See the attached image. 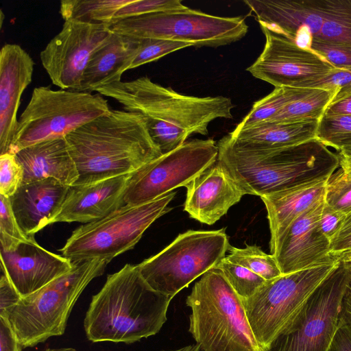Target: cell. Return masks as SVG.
<instances>
[{"label": "cell", "mask_w": 351, "mask_h": 351, "mask_svg": "<svg viewBox=\"0 0 351 351\" xmlns=\"http://www.w3.org/2000/svg\"><path fill=\"white\" fill-rule=\"evenodd\" d=\"M241 300L251 297L267 281L227 256L216 266Z\"/></svg>", "instance_id": "cell-31"}, {"label": "cell", "mask_w": 351, "mask_h": 351, "mask_svg": "<svg viewBox=\"0 0 351 351\" xmlns=\"http://www.w3.org/2000/svg\"><path fill=\"white\" fill-rule=\"evenodd\" d=\"M338 155L341 158H351V144L341 148Z\"/></svg>", "instance_id": "cell-48"}, {"label": "cell", "mask_w": 351, "mask_h": 351, "mask_svg": "<svg viewBox=\"0 0 351 351\" xmlns=\"http://www.w3.org/2000/svg\"><path fill=\"white\" fill-rule=\"evenodd\" d=\"M185 8L180 0H132L117 12L112 24L124 19Z\"/></svg>", "instance_id": "cell-37"}, {"label": "cell", "mask_w": 351, "mask_h": 351, "mask_svg": "<svg viewBox=\"0 0 351 351\" xmlns=\"http://www.w3.org/2000/svg\"><path fill=\"white\" fill-rule=\"evenodd\" d=\"M227 257L260 276L265 280H271L282 275L274 255L264 252L257 245H246L238 248L230 245Z\"/></svg>", "instance_id": "cell-30"}, {"label": "cell", "mask_w": 351, "mask_h": 351, "mask_svg": "<svg viewBox=\"0 0 351 351\" xmlns=\"http://www.w3.org/2000/svg\"><path fill=\"white\" fill-rule=\"evenodd\" d=\"M328 179L308 182L261 197L267 212L271 234L269 245L293 221L324 199Z\"/></svg>", "instance_id": "cell-25"}, {"label": "cell", "mask_w": 351, "mask_h": 351, "mask_svg": "<svg viewBox=\"0 0 351 351\" xmlns=\"http://www.w3.org/2000/svg\"><path fill=\"white\" fill-rule=\"evenodd\" d=\"M262 32L308 49L312 41L351 48V0H244Z\"/></svg>", "instance_id": "cell-7"}, {"label": "cell", "mask_w": 351, "mask_h": 351, "mask_svg": "<svg viewBox=\"0 0 351 351\" xmlns=\"http://www.w3.org/2000/svg\"><path fill=\"white\" fill-rule=\"evenodd\" d=\"M316 138L338 152L351 144V114H324L318 122Z\"/></svg>", "instance_id": "cell-32"}, {"label": "cell", "mask_w": 351, "mask_h": 351, "mask_svg": "<svg viewBox=\"0 0 351 351\" xmlns=\"http://www.w3.org/2000/svg\"><path fill=\"white\" fill-rule=\"evenodd\" d=\"M217 160L246 195L260 197L328 179L340 167L338 154L317 138L281 148L241 145L228 134L218 142Z\"/></svg>", "instance_id": "cell-2"}, {"label": "cell", "mask_w": 351, "mask_h": 351, "mask_svg": "<svg viewBox=\"0 0 351 351\" xmlns=\"http://www.w3.org/2000/svg\"><path fill=\"white\" fill-rule=\"evenodd\" d=\"M339 322L351 333V278L341 300Z\"/></svg>", "instance_id": "cell-45"}, {"label": "cell", "mask_w": 351, "mask_h": 351, "mask_svg": "<svg viewBox=\"0 0 351 351\" xmlns=\"http://www.w3.org/2000/svg\"><path fill=\"white\" fill-rule=\"evenodd\" d=\"M69 186L54 178L22 184L9 197L16 221L28 237L53 223L64 203Z\"/></svg>", "instance_id": "cell-22"}, {"label": "cell", "mask_w": 351, "mask_h": 351, "mask_svg": "<svg viewBox=\"0 0 351 351\" xmlns=\"http://www.w3.org/2000/svg\"><path fill=\"white\" fill-rule=\"evenodd\" d=\"M189 331L202 351H263L241 299L215 267L204 274L186 299Z\"/></svg>", "instance_id": "cell-5"}, {"label": "cell", "mask_w": 351, "mask_h": 351, "mask_svg": "<svg viewBox=\"0 0 351 351\" xmlns=\"http://www.w3.org/2000/svg\"><path fill=\"white\" fill-rule=\"evenodd\" d=\"M339 260L282 274L266 281L254 295L241 300L254 337L263 351L294 319Z\"/></svg>", "instance_id": "cell-12"}, {"label": "cell", "mask_w": 351, "mask_h": 351, "mask_svg": "<svg viewBox=\"0 0 351 351\" xmlns=\"http://www.w3.org/2000/svg\"><path fill=\"white\" fill-rule=\"evenodd\" d=\"M112 34L104 25L64 21L60 32L40 53L52 83L60 89L77 91L91 57Z\"/></svg>", "instance_id": "cell-15"}, {"label": "cell", "mask_w": 351, "mask_h": 351, "mask_svg": "<svg viewBox=\"0 0 351 351\" xmlns=\"http://www.w3.org/2000/svg\"><path fill=\"white\" fill-rule=\"evenodd\" d=\"M15 156L23 169V184L51 178L71 186L78 180L65 138L36 143L19 150Z\"/></svg>", "instance_id": "cell-23"}, {"label": "cell", "mask_w": 351, "mask_h": 351, "mask_svg": "<svg viewBox=\"0 0 351 351\" xmlns=\"http://www.w3.org/2000/svg\"><path fill=\"white\" fill-rule=\"evenodd\" d=\"M318 122L319 120L263 122L246 128L236 127L228 134L243 145L262 149L281 148L316 138Z\"/></svg>", "instance_id": "cell-26"}, {"label": "cell", "mask_w": 351, "mask_h": 351, "mask_svg": "<svg viewBox=\"0 0 351 351\" xmlns=\"http://www.w3.org/2000/svg\"><path fill=\"white\" fill-rule=\"evenodd\" d=\"M336 69L351 68V48L318 41L308 47Z\"/></svg>", "instance_id": "cell-39"}, {"label": "cell", "mask_w": 351, "mask_h": 351, "mask_svg": "<svg viewBox=\"0 0 351 351\" xmlns=\"http://www.w3.org/2000/svg\"><path fill=\"white\" fill-rule=\"evenodd\" d=\"M324 202L334 210L346 215L351 213V176L341 169L329 178Z\"/></svg>", "instance_id": "cell-33"}, {"label": "cell", "mask_w": 351, "mask_h": 351, "mask_svg": "<svg viewBox=\"0 0 351 351\" xmlns=\"http://www.w3.org/2000/svg\"><path fill=\"white\" fill-rule=\"evenodd\" d=\"M176 192L152 201L124 204L107 216L76 228L60 250L71 262L99 258L108 263L132 249L144 232L159 217L169 212Z\"/></svg>", "instance_id": "cell-9"}, {"label": "cell", "mask_w": 351, "mask_h": 351, "mask_svg": "<svg viewBox=\"0 0 351 351\" xmlns=\"http://www.w3.org/2000/svg\"><path fill=\"white\" fill-rule=\"evenodd\" d=\"M1 267L21 297H26L69 271L73 263L43 248L32 239L12 250H1Z\"/></svg>", "instance_id": "cell-18"}, {"label": "cell", "mask_w": 351, "mask_h": 351, "mask_svg": "<svg viewBox=\"0 0 351 351\" xmlns=\"http://www.w3.org/2000/svg\"><path fill=\"white\" fill-rule=\"evenodd\" d=\"M263 49L247 71L276 87L303 88L335 69L322 56L287 39L263 32Z\"/></svg>", "instance_id": "cell-16"}, {"label": "cell", "mask_w": 351, "mask_h": 351, "mask_svg": "<svg viewBox=\"0 0 351 351\" xmlns=\"http://www.w3.org/2000/svg\"><path fill=\"white\" fill-rule=\"evenodd\" d=\"M132 0H63L60 13L64 21L104 25L112 24L117 12Z\"/></svg>", "instance_id": "cell-27"}, {"label": "cell", "mask_w": 351, "mask_h": 351, "mask_svg": "<svg viewBox=\"0 0 351 351\" xmlns=\"http://www.w3.org/2000/svg\"><path fill=\"white\" fill-rule=\"evenodd\" d=\"M327 351H351V333L339 322Z\"/></svg>", "instance_id": "cell-44"}, {"label": "cell", "mask_w": 351, "mask_h": 351, "mask_svg": "<svg viewBox=\"0 0 351 351\" xmlns=\"http://www.w3.org/2000/svg\"><path fill=\"white\" fill-rule=\"evenodd\" d=\"M185 187L184 210L191 218L208 225L215 223L246 195L218 160Z\"/></svg>", "instance_id": "cell-20"}, {"label": "cell", "mask_w": 351, "mask_h": 351, "mask_svg": "<svg viewBox=\"0 0 351 351\" xmlns=\"http://www.w3.org/2000/svg\"><path fill=\"white\" fill-rule=\"evenodd\" d=\"M67 273L26 296L0 313L7 319L23 348H32L52 337L62 335L78 298L108 262L94 258L72 262Z\"/></svg>", "instance_id": "cell-6"}, {"label": "cell", "mask_w": 351, "mask_h": 351, "mask_svg": "<svg viewBox=\"0 0 351 351\" xmlns=\"http://www.w3.org/2000/svg\"><path fill=\"white\" fill-rule=\"evenodd\" d=\"M110 111L108 101L99 93L36 87L18 119L10 153L15 154L43 141L65 138Z\"/></svg>", "instance_id": "cell-8"}, {"label": "cell", "mask_w": 351, "mask_h": 351, "mask_svg": "<svg viewBox=\"0 0 351 351\" xmlns=\"http://www.w3.org/2000/svg\"><path fill=\"white\" fill-rule=\"evenodd\" d=\"M192 47L190 43L158 38H141L138 52L130 69L156 61L173 51Z\"/></svg>", "instance_id": "cell-34"}, {"label": "cell", "mask_w": 351, "mask_h": 351, "mask_svg": "<svg viewBox=\"0 0 351 351\" xmlns=\"http://www.w3.org/2000/svg\"><path fill=\"white\" fill-rule=\"evenodd\" d=\"M22 348L7 319L0 317V351H22Z\"/></svg>", "instance_id": "cell-42"}, {"label": "cell", "mask_w": 351, "mask_h": 351, "mask_svg": "<svg viewBox=\"0 0 351 351\" xmlns=\"http://www.w3.org/2000/svg\"><path fill=\"white\" fill-rule=\"evenodd\" d=\"M340 158V167L348 175L351 176V158Z\"/></svg>", "instance_id": "cell-47"}, {"label": "cell", "mask_w": 351, "mask_h": 351, "mask_svg": "<svg viewBox=\"0 0 351 351\" xmlns=\"http://www.w3.org/2000/svg\"><path fill=\"white\" fill-rule=\"evenodd\" d=\"M21 295L2 273L0 279V313L16 303Z\"/></svg>", "instance_id": "cell-43"}, {"label": "cell", "mask_w": 351, "mask_h": 351, "mask_svg": "<svg viewBox=\"0 0 351 351\" xmlns=\"http://www.w3.org/2000/svg\"><path fill=\"white\" fill-rule=\"evenodd\" d=\"M23 169L15 154L0 155V195L9 198L23 184Z\"/></svg>", "instance_id": "cell-38"}, {"label": "cell", "mask_w": 351, "mask_h": 351, "mask_svg": "<svg viewBox=\"0 0 351 351\" xmlns=\"http://www.w3.org/2000/svg\"><path fill=\"white\" fill-rule=\"evenodd\" d=\"M324 114H351V96L330 104Z\"/></svg>", "instance_id": "cell-46"}, {"label": "cell", "mask_w": 351, "mask_h": 351, "mask_svg": "<svg viewBox=\"0 0 351 351\" xmlns=\"http://www.w3.org/2000/svg\"><path fill=\"white\" fill-rule=\"evenodd\" d=\"M140 39L113 33L109 40L91 57L77 91L91 93L97 88L121 81L139 47Z\"/></svg>", "instance_id": "cell-24"}, {"label": "cell", "mask_w": 351, "mask_h": 351, "mask_svg": "<svg viewBox=\"0 0 351 351\" xmlns=\"http://www.w3.org/2000/svg\"><path fill=\"white\" fill-rule=\"evenodd\" d=\"M332 91L322 88H311L309 93L285 106L267 122L293 123L319 120L332 103Z\"/></svg>", "instance_id": "cell-28"}, {"label": "cell", "mask_w": 351, "mask_h": 351, "mask_svg": "<svg viewBox=\"0 0 351 351\" xmlns=\"http://www.w3.org/2000/svg\"><path fill=\"white\" fill-rule=\"evenodd\" d=\"M108 28L130 38L185 42L196 47L229 45L241 39L248 31L241 16H219L188 7L124 19Z\"/></svg>", "instance_id": "cell-11"}, {"label": "cell", "mask_w": 351, "mask_h": 351, "mask_svg": "<svg viewBox=\"0 0 351 351\" xmlns=\"http://www.w3.org/2000/svg\"><path fill=\"white\" fill-rule=\"evenodd\" d=\"M310 90L308 88L276 87L269 95L254 103L236 127L242 128L269 121L285 106L307 95Z\"/></svg>", "instance_id": "cell-29"}, {"label": "cell", "mask_w": 351, "mask_h": 351, "mask_svg": "<svg viewBox=\"0 0 351 351\" xmlns=\"http://www.w3.org/2000/svg\"><path fill=\"white\" fill-rule=\"evenodd\" d=\"M324 199L304 213L270 245L282 274L332 263L330 241L321 232L318 221Z\"/></svg>", "instance_id": "cell-17"}, {"label": "cell", "mask_w": 351, "mask_h": 351, "mask_svg": "<svg viewBox=\"0 0 351 351\" xmlns=\"http://www.w3.org/2000/svg\"><path fill=\"white\" fill-rule=\"evenodd\" d=\"M45 351H77L73 348H48Z\"/></svg>", "instance_id": "cell-51"}, {"label": "cell", "mask_w": 351, "mask_h": 351, "mask_svg": "<svg viewBox=\"0 0 351 351\" xmlns=\"http://www.w3.org/2000/svg\"><path fill=\"white\" fill-rule=\"evenodd\" d=\"M346 215L338 212L327 205L325 202L318 221L321 232L331 242L337 234Z\"/></svg>", "instance_id": "cell-40"}, {"label": "cell", "mask_w": 351, "mask_h": 351, "mask_svg": "<svg viewBox=\"0 0 351 351\" xmlns=\"http://www.w3.org/2000/svg\"><path fill=\"white\" fill-rule=\"evenodd\" d=\"M226 229L188 230L157 254L138 265L145 280L171 300L182 289L226 257Z\"/></svg>", "instance_id": "cell-10"}, {"label": "cell", "mask_w": 351, "mask_h": 351, "mask_svg": "<svg viewBox=\"0 0 351 351\" xmlns=\"http://www.w3.org/2000/svg\"><path fill=\"white\" fill-rule=\"evenodd\" d=\"M162 351H165V350H162ZM167 351H201V349L197 344H193V345L186 346H184V347H182V348H180L178 349L171 350H167Z\"/></svg>", "instance_id": "cell-49"}, {"label": "cell", "mask_w": 351, "mask_h": 351, "mask_svg": "<svg viewBox=\"0 0 351 351\" xmlns=\"http://www.w3.org/2000/svg\"><path fill=\"white\" fill-rule=\"evenodd\" d=\"M0 241L1 250L10 251L19 243L33 238L27 237L20 228L13 213L10 199L0 195Z\"/></svg>", "instance_id": "cell-35"}, {"label": "cell", "mask_w": 351, "mask_h": 351, "mask_svg": "<svg viewBox=\"0 0 351 351\" xmlns=\"http://www.w3.org/2000/svg\"><path fill=\"white\" fill-rule=\"evenodd\" d=\"M79 174L74 185L132 173L162 154L140 113L111 110L65 137Z\"/></svg>", "instance_id": "cell-3"}, {"label": "cell", "mask_w": 351, "mask_h": 351, "mask_svg": "<svg viewBox=\"0 0 351 351\" xmlns=\"http://www.w3.org/2000/svg\"><path fill=\"white\" fill-rule=\"evenodd\" d=\"M303 88L332 91L334 96L331 104L343 100L351 96V68H335L321 78L305 84Z\"/></svg>", "instance_id": "cell-36"}, {"label": "cell", "mask_w": 351, "mask_h": 351, "mask_svg": "<svg viewBox=\"0 0 351 351\" xmlns=\"http://www.w3.org/2000/svg\"><path fill=\"white\" fill-rule=\"evenodd\" d=\"M351 264L340 259L289 325L265 351H327L337 330Z\"/></svg>", "instance_id": "cell-13"}, {"label": "cell", "mask_w": 351, "mask_h": 351, "mask_svg": "<svg viewBox=\"0 0 351 351\" xmlns=\"http://www.w3.org/2000/svg\"><path fill=\"white\" fill-rule=\"evenodd\" d=\"M132 173L69 186L53 223L75 221L86 223L107 216L124 205L123 195Z\"/></svg>", "instance_id": "cell-21"}, {"label": "cell", "mask_w": 351, "mask_h": 351, "mask_svg": "<svg viewBox=\"0 0 351 351\" xmlns=\"http://www.w3.org/2000/svg\"><path fill=\"white\" fill-rule=\"evenodd\" d=\"M331 252L337 256L351 250V213L346 215L337 234L330 242Z\"/></svg>", "instance_id": "cell-41"}, {"label": "cell", "mask_w": 351, "mask_h": 351, "mask_svg": "<svg viewBox=\"0 0 351 351\" xmlns=\"http://www.w3.org/2000/svg\"><path fill=\"white\" fill-rule=\"evenodd\" d=\"M340 259L343 260L351 264V250L341 253L338 256Z\"/></svg>", "instance_id": "cell-50"}, {"label": "cell", "mask_w": 351, "mask_h": 351, "mask_svg": "<svg viewBox=\"0 0 351 351\" xmlns=\"http://www.w3.org/2000/svg\"><path fill=\"white\" fill-rule=\"evenodd\" d=\"M171 299L152 289L138 265H125L108 275L92 297L84 319L93 342L133 343L156 335L167 319Z\"/></svg>", "instance_id": "cell-4"}, {"label": "cell", "mask_w": 351, "mask_h": 351, "mask_svg": "<svg viewBox=\"0 0 351 351\" xmlns=\"http://www.w3.org/2000/svg\"><path fill=\"white\" fill-rule=\"evenodd\" d=\"M34 62L16 44L0 51V155L10 153L14 138L17 112L23 93L31 83Z\"/></svg>", "instance_id": "cell-19"}, {"label": "cell", "mask_w": 351, "mask_h": 351, "mask_svg": "<svg viewBox=\"0 0 351 351\" xmlns=\"http://www.w3.org/2000/svg\"><path fill=\"white\" fill-rule=\"evenodd\" d=\"M217 143L212 138L186 141L134 172L128 181L123 203L138 205L185 186L217 160Z\"/></svg>", "instance_id": "cell-14"}, {"label": "cell", "mask_w": 351, "mask_h": 351, "mask_svg": "<svg viewBox=\"0 0 351 351\" xmlns=\"http://www.w3.org/2000/svg\"><path fill=\"white\" fill-rule=\"evenodd\" d=\"M96 92L116 100L125 110L143 115L162 155L181 146L193 134L207 135L214 120L233 118L234 105L229 97L181 94L146 76L102 86Z\"/></svg>", "instance_id": "cell-1"}]
</instances>
